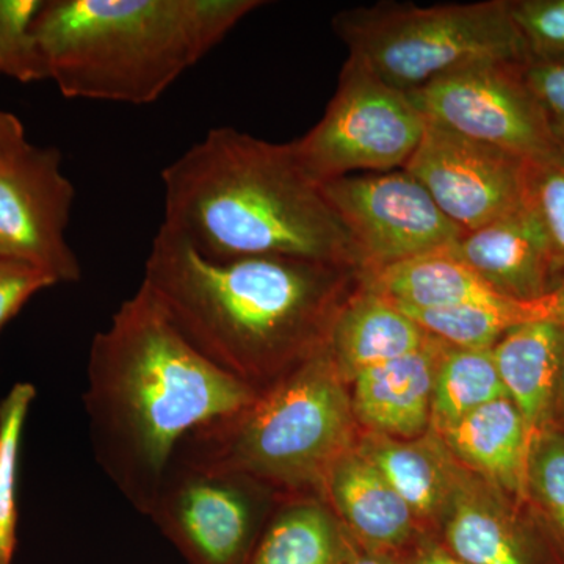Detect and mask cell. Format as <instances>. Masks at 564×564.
<instances>
[{
	"label": "cell",
	"mask_w": 564,
	"mask_h": 564,
	"mask_svg": "<svg viewBox=\"0 0 564 564\" xmlns=\"http://www.w3.org/2000/svg\"><path fill=\"white\" fill-rule=\"evenodd\" d=\"M525 63H475L408 96L426 121L522 161H536L556 148L527 84Z\"/></svg>",
	"instance_id": "cell-10"
},
{
	"label": "cell",
	"mask_w": 564,
	"mask_h": 564,
	"mask_svg": "<svg viewBox=\"0 0 564 564\" xmlns=\"http://www.w3.org/2000/svg\"><path fill=\"white\" fill-rule=\"evenodd\" d=\"M261 0H46L35 33L65 98L158 101Z\"/></svg>",
	"instance_id": "cell-4"
},
{
	"label": "cell",
	"mask_w": 564,
	"mask_h": 564,
	"mask_svg": "<svg viewBox=\"0 0 564 564\" xmlns=\"http://www.w3.org/2000/svg\"><path fill=\"white\" fill-rule=\"evenodd\" d=\"M322 494L366 551L403 558L422 536L408 505L356 444L334 464Z\"/></svg>",
	"instance_id": "cell-14"
},
{
	"label": "cell",
	"mask_w": 564,
	"mask_h": 564,
	"mask_svg": "<svg viewBox=\"0 0 564 564\" xmlns=\"http://www.w3.org/2000/svg\"><path fill=\"white\" fill-rule=\"evenodd\" d=\"M525 203L543 225L552 254L564 270V152L555 150L527 162Z\"/></svg>",
	"instance_id": "cell-28"
},
{
	"label": "cell",
	"mask_w": 564,
	"mask_h": 564,
	"mask_svg": "<svg viewBox=\"0 0 564 564\" xmlns=\"http://www.w3.org/2000/svg\"><path fill=\"white\" fill-rule=\"evenodd\" d=\"M55 284L35 267L0 258V333L33 295Z\"/></svg>",
	"instance_id": "cell-31"
},
{
	"label": "cell",
	"mask_w": 564,
	"mask_h": 564,
	"mask_svg": "<svg viewBox=\"0 0 564 564\" xmlns=\"http://www.w3.org/2000/svg\"><path fill=\"white\" fill-rule=\"evenodd\" d=\"M24 126L20 118L0 110V152L6 154L24 143Z\"/></svg>",
	"instance_id": "cell-33"
},
{
	"label": "cell",
	"mask_w": 564,
	"mask_h": 564,
	"mask_svg": "<svg viewBox=\"0 0 564 564\" xmlns=\"http://www.w3.org/2000/svg\"><path fill=\"white\" fill-rule=\"evenodd\" d=\"M46 0H0V74L22 84L50 79L35 33Z\"/></svg>",
	"instance_id": "cell-26"
},
{
	"label": "cell",
	"mask_w": 564,
	"mask_h": 564,
	"mask_svg": "<svg viewBox=\"0 0 564 564\" xmlns=\"http://www.w3.org/2000/svg\"><path fill=\"white\" fill-rule=\"evenodd\" d=\"M527 497L538 505L564 552V432L549 426L534 440L527 466Z\"/></svg>",
	"instance_id": "cell-27"
},
{
	"label": "cell",
	"mask_w": 564,
	"mask_h": 564,
	"mask_svg": "<svg viewBox=\"0 0 564 564\" xmlns=\"http://www.w3.org/2000/svg\"><path fill=\"white\" fill-rule=\"evenodd\" d=\"M564 415V348L562 361H560L558 375H556L555 395H554V414Z\"/></svg>",
	"instance_id": "cell-35"
},
{
	"label": "cell",
	"mask_w": 564,
	"mask_h": 564,
	"mask_svg": "<svg viewBox=\"0 0 564 564\" xmlns=\"http://www.w3.org/2000/svg\"><path fill=\"white\" fill-rule=\"evenodd\" d=\"M527 161L426 121L403 170L421 182L464 232L484 228L525 202Z\"/></svg>",
	"instance_id": "cell-12"
},
{
	"label": "cell",
	"mask_w": 564,
	"mask_h": 564,
	"mask_svg": "<svg viewBox=\"0 0 564 564\" xmlns=\"http://www.w3.org/2000/svg\"><path fill=\"white\" fill-rule=\"evenodd\" d=\"M322 191L350 237L361 276L451 250L464 234L403 169L337 177Z\"/></svg>",
	"instance_id": "cell-9"
},
{
	"label": "cell",
	"mask_w": 564,
	"mask_h": 564,
	"mask_svg": "<svg viewBox=\"0 0 564 564\" xmlns=\"http://www.w3.org/2000/svg\"><path fill=\"white\" fill-rule=\"evenodd\" d=\"M334 29L350 55L397 90H421L481 62H529L505 0L419 7L384 2L345 10Z\"/></svg>",
	"instance_id": "cell-6"
},
{
	"label": "cell",
	"mask_w": 564,
	"mask_h": 564,
	"mask_svg": "<svg viewBox=\"0 0 564 564\" xmlns=\"http://www.w3.org/2000/svg\"><path fill=\"white\" fill-rule=\"evenodd\" d=\"M510 3L511 20L530 61L564 58V0H519Z\"/></svg>",
	"instance_id": "cell-29"
},
{
	"label": "cell",
	"mask_w": 564,
	"mask_h": 564,
	"mask_svg": "<svg viewBox=\"0 0 564 564\" xmlns=\"http://www.w3.org/2000/svg\"><path fill=\"white\" fill-rule=\"evenodd\" d=\"M507 397L492 348H459L444 343L437 362L430 433L441 436L492 400Z\"/></svg>",
	"instance_id": "cell-24"
},
{
	"label": "cell",
	"mask_w": 564,
	"mask_h": 564,
	"mask_svg": "<svg viewBox=\"0 0 564 564\" xmlns=\"http://www.w3.org/2000/svg\"><path fill=\"white\" fill-rule=\"evenodd\" d=\"M502 494L458 463L454 491L441 519V543L466 564H532Z\"/></svg>",
	"instance_id": "cell-18"
},
{
	"label": "cell",
	"mask_w": 564,
	"mask_h": 564,
	"mask_svg": "<svg viewBox=\"0 0 564 564\" xmlns=\"http://www.w3.org/2000/svg\"><path fill=\"white\" fill-rule=\"evenodd\" d=\"M525 79L544 111L555 148L564 152V58L525 63Z\"/></svg>",
	"instance_id": "cell-30"
},
{
	"label": "cell",
	"mask_w": 564,
	"mask_h": 564,
	"mask_svg": "<svg viewBox=\"0 0 564 564\" xmlns=\"http://www.w3.org/2000/svg\"><path fill=\"white\" fill-rule=\"evenodd\" d=\"M355 545L325 503L296 499L270 516L245 564H340Z\"/></svg>",
	"instance_id": "cell-22"
},
{
	"label": "cell",
	"mask_w": 564,
	"mask_h": 564,
	"mask_svg": "<svg viewBox=\"0 0 564 564\" xmlns=\"http://www.w3.org/2000/svg\"><path fill=\"white\" fill-rule=\"evenodd\" d=\"M162 182L163 228L204 258L278 256L359 272L350 237L292 143L212 129L163 169Z\"/></svg>",
	"instance_id": "cell-3"
},
{
	"label": "cell",
	"mask_w": 564,
	"mask_h": 564,
	"mask_svg": "<svg viewBox=\"0 0 564 564\" xmlns=\"http://www.w3.org/2000/svg\"><path fill=\"white\" fill-rule=\"evenodd\" d=\"M402 310V307H400ZM436 339L459 348H492L505 334L534 322L564 323V281L534 300L510 296L445 310H402Z\"/></svg>",
	"instance_id": "cell-23"
},
{
	"label": "cell",
	"mask_w": 564,
	"mask_h": 564,
	"mask_svg": "<svg viewBox=\"0 0 564 564\" xmlns=\"http://www.w3.org/2000/svg\"><path fill=\"white\" fill-rule=\"evenodd\" d=\"M403 564H466L444 547L441 541L422 534L402 558Z\"/></svg>",
	"instance_id": "cell-32"
},
{
	"label": "cell",
	"mask_w": 564,
	"mask_h": 564,
	"mask_svg": "<svg viewBox=\"0 0 564 564\" xmlns=\"http://www.w3.org/2000/svg\"><path fill=\"white\" fill-rule=\"evenodd\" d=\"M270 491L247 475L174 452L147 516L188 564H245L270 519Z\"/></svg>",
	"instance_id": "cell-8"
},
{
	"label": "cell",
	"mask_w": 564,
	"mask_h": 564,
	"mask_svg": "<svg viewBox=\"0 0 564 564\" xmlns=\"http://www.w3.org/2000/svg\"><path fill=\"white\" fill-rule=\"evenodd\" d=\"M358 270L304 259L212 261L159 229L141 285L195 350L258 392L325 350Z\"/></svg>",
	"instance_id": "cell-1"
},
{
	"label": "cell",
	"mask_w": 564,
	"mask_h": 564,
	"mask_svg": "<svg viewBox=\"0 0 564 564\" xmlns=\"http://www.w3.org/2000/svg\"><path fill=\"white\" fill-rule=\"evenodd\" d=\"M430 339L432 334L399 306L359 284L337 314L326 350L350 383L364 370L410 355Z\"/></svg>",
	"instance_id": "cell-17"
},
{
	"label": "cell",
	"mask_w": 564,
	"mask_h": 564,
	"mask_svg": "<svg viewBox=\"0 0 564 564\" xmlns=\"http://www.w3.org/2000/svg\"><path fill=\"white\" fill-rule=\"evenodd\" d=\"M0 155H3L2 152H0Z\"/></svg>",
	"instance_id": "cell-36"
},
{
	"label": "cell",
	"mask_w": 564,
	"mask_h": 564,
	"mask_svg": "<svg viewBox=\"0 0 564 564\" xmlns=\"http://www.w3.org/2000/svg\"><path fill=\"white\" fill-rule=\"evenodd\" d=\"M447 251L510 299H540L564 281L543 225L525 202L484 228L464 232Z\"/></svg>",
	"instance_id": "cell-13"
},
{
	"label": "cell",
	"mask_w": 564,
	"mask_h": 564,
	"mask_svg": "<svg viewBox=\"0 0 564 564\" xmlns=\"http://www.w3.org/2000/svg\"><path fill=\"white\" fill-rule=\"evenodd\" d=\"M35 399V386L17 383L0 400V564H13L17 554L22 440Z\"/></svg>",
	"instance_id": "cell-25"
},
{
	"label": "cell",
	"mask_w": 564,
	"mask_h": 564,
	"mask_svg": "<svg viewBox=\"0 0 564 564\" xmlns=\"http://www.w3.org/2000/svg\"><path fill=\"white\" fill-rule=\"evenodd\" d=\"M443 340L432 336L422 348L351 378L352 414L367 432L415 440L430 432L432 397Z\"/></svg>",
	"instance_id": "cell-15"
},
{
	"label": "cell",
	"mask_w": 564,
	"mask_h": 564,
	"mask_svg": "<svg viewBox=\"0 0 564 564\" xmlns=\"http://www.w3.org/2000/svg\"><path fill=\"white\" fill-rule=\"evenodd\" d=\"M361 285L402 310L414 311L488 303L505 296L448 251L421 256L366 274L361 276Z\"/></svg>",
	"instance_id": "cell-21"
},
{
	"label": "cell",
	"mask_w": 564,
	"mask_h": 564,
	"mask_svg": "<svg viewBox=\"0 0 564 564\" xmlns=\"http://www.w3.org/2000/svg\"><path fill=\"white\" fill-rule=\"evenodd\" d=\"M347 381L328 350L228 417L188 434L176 452L282 491H323L337 459L355 447Z\"/></svg>",
	"instance_id": "cell-5"
},
{
	"label": "cell",
	"mask_w": 564,
	"mask_h": 564,
	"mask_svg": "<svg viewBox=\"0 0 564 564\" xmlns=\"http://www.w3.org/2000/svg\"><path fill=\"white\" fill-rule=\"evenodd\" d=\"M74 198L57 148L24 141L0 155V258L35 267L57 284L79 281V259L66 240Z\"/></svg>",
	"instance_id": "cell-11"
},
{
	"label": "cell",
	"mask_w": 564,
	"mask_h": 564,
	"mask_svg": "<svg viewBox=\"0 0 564 564\" xmlns=\"http://www.w3.org/2000/svg\"><path fill=\"white\" fill-rule=\"evenodd\" d=\"M256 395L195 350L140 285L91 343L84 404L96 462L148 514L182 441Z\"/></svg>",
	"instance_id": "cell-2"
},
{
	"label": "cell",
	"mask_w": 564,
	"mask_h": 564,
	"mask_svg": "<svg viewBox=\"0 0 564 564\" xmlns=\"http://www.w3.org/2000/svg\"><path fill=\"white\" fill-rule=\"evenodd\" d=\"M425 129V118L406 93L348 57L322 120L292 148L303 169L323 184L404 169Z\"/></svg>",
	"instance_id": "cell-7"
},
{
	"label": "cell",
	"mask_w": 564,
	"mask_h": 564,
	"mask_svg": "<svg viewBox=\"0 0 564 564\" xmlns=\"http://www.w3.org/2000/svg\"><path fill=\"white\" fill-rule=\"evenodd\" d=\"M356 445L402 497L419 525H440L458 462L436 434L397 440L367 433Z\"/></svg>",
	"instance_id": "cell-20"
},
{
	"label": "cell",
	"mask_w": 564,
	"mask_h": 564,
	"mask_svg": "<svg viewBox=\"0 0 564 564\" xmlns=\"http://www.w3.org/2000/svg\"><path fill=\"white\" fill-rule=\"evenodd\" d=\"M564 323L534 322L505 334L492 347L508 399L524 421L530 444L551 426Z\"/></svg>",
	"instance_id": "cell-19"
},
{
	"label": "cell",
	"mask_w": 564,
	"mask_h": 564,
	"mask_svg": "<svg viewBox=\"0 0 564 564\" xmlns=\"http://www.w3.org/2000/svg\"><path fill=\"white\" fill-rule=\"evenodd\" d=\"M447 451L500 494L527 497L530 444L524 421L508 397L492 400L441 434Z\"/></svg>",
	"instance_id": "cell-16"
},
{
	"label": "cell",
	"mask_w": 564,
	"mask_h": 564,
	"mask_svg": "<svg viewBox=\"0 0 564 564\" xmlns=\"http://www.w3.org/2000/svg\"><path fill=\"white\" fill-rule=\"evenodd\" d=\"M340 564H403V562L402 558H397V556L366 551V549L356 544L350 555Z\"/></svg>",
	"instance_id": "cell-34"
}]
</instances>
